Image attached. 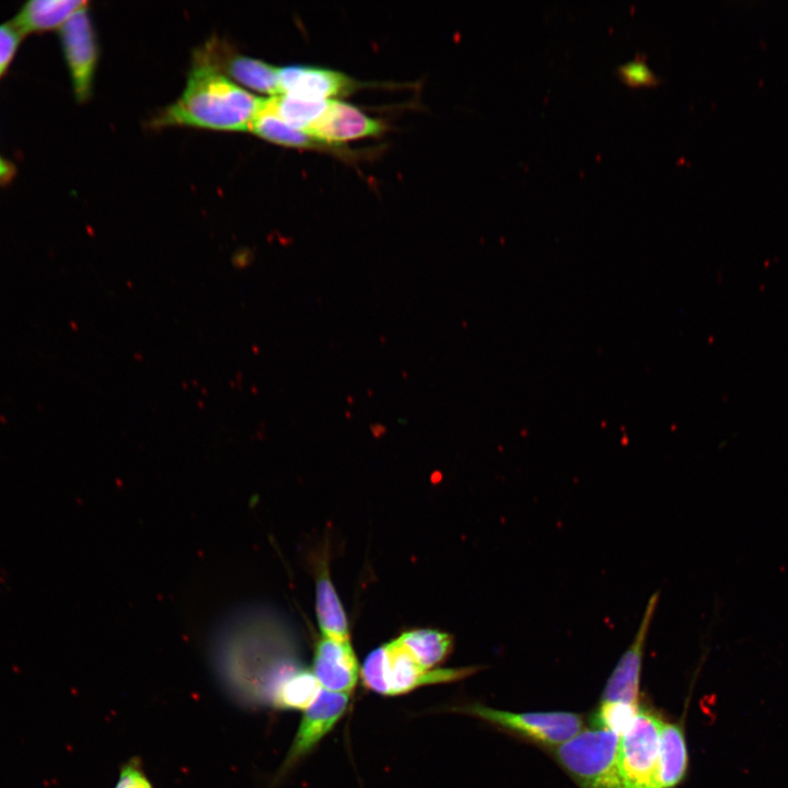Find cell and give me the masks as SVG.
Here are the masks:
<instances>
[{
	"label": "cell",
	"mask_w": 788,
	"mask_h": 788,
	"mask_svg": "<svg viewBox=\"0 0 788 788\" xmlns=\"http://www.w3.org/2000/svg\"><path fill=\"white\" fill-rule=\"evenodd\" d=\"M265 100L228 79L213 66L198 59L182 96L158 120L225 131L248 130Z\"/></svg>",
	"instance_id": "6da1fadb"
},
{
	"label": "cell",
	"mask_w": 788,
	"mask_h": 788,
	"mask_svg": "<svg viewBox=\"0 0 788 788\" xmlns=\"http://www.w3.org/2000/svg\"><path fill=\"white\" fill-rule=\"evenodd\" d=\"M479 668L425 670L397 639L375 648L364 659L360 669L362 684L369 691L397 696L420 686L463 680Z\"/></svg>",
	"instance_id": "7a4b0ae2"
},
{
	"label": "cell",
	"mask_w": 788,
	"mask_h": 788,
	"mask_svg": "<svg viewBox=\"0 0 788 788\" xmlns=\"http://www.w3.org/2000/svg\"><path fill=\"white\" fill-rule=\"evenodd\" d=\"M617 745L615 733L586 729L556 746L554 755L580 788H625L617 764Z\"/></svg>",
	"instance_id": "3957f363"
},
{
	"label": "cell",
	"mask_w": 788,
	"mask_h": 788,
	"mask_svg": "<svg viewBox=\"0 0 788 788\" xmlns=\"http://www.w3.org/2000/svg\"><path fill=\"white\" fill-rule=\"evenodd\" d=\"M661 719L641 707L630 728L618 737L617 764L625 788H659Z\"/></svg>",
	"instance_id": "277c9868"
},
{
	"label": "cell",
	"mask_w": 788,
	"mask_h": 788,
	"mask_svg": "<svg viewBox=\"0 0 788 788\" xmlns=\"http://www.w3.org/2000/svg\"><path fill=\"white\" fill-rule=\"evenodd\" d=\"M454 711L479 718L543 746H558L582 730L580 715L569 711L512 712L482 704H471Z\"/></svg>",
	"instance_id": "5b68a950"
},
{
	"label": "cell",
	"mask_w": 788,
	"mask_h": 788,
	"mask_svg": "<svg viewBox=\"0 0 788 788\" xmlns=\"http://www.w3.org/2000/svg\"><path fill=\"white\" fill-rule=\"evenodd\" d=\"M86 5L76 11L60 27V42L79 102H85L91 94L99 56L96 35Z\"/></svg>",
	"instance_id": "8992f818"
},
{
	"label": "cell",
	"mask_w": 788,
	"mask_h": 788,
	"mask_svg": "<svg viewBox=\"0 0 788 788\" xmlns=\"http://www.w3.org/2000/svg\"><path fill=\"white\" fill-rule=\"evenodd\" d=\"M349 705V694L321 688L313 703L304 710L298 731L279 769V779L302 757L309 754L341 719Z\"/></svg>",
	"instance_id": "52a82bcc"
},
{
	"label": "cell",
	"mask_w": 788,
	"mask_h": 788,
	"mask_svg": "<svg viewBox=\"0 0 788 788\" xmlns=\"http://www.w3.org/2000/svg\"><path fill=\"white\" fill-rule=\"evenodd\" d=\"M659 598L660 591L654 592L649 598L634 639L621 656L607 679L601 700L639 704L638 695L645 646Z\"/></svg>",
	"instance_id": "ba28073f"
},
{
	"label": "cell",
	"mask_w": 788,
	"mask_h": 788,
	"mask_svg": "<svg viewBox=\"0 0 788 788\" xmlns=\"http://www.w3.org/2000/svg\"><path fill=\"white\" fill-rule=\"evenodd\" d=\"M279 84L280 94L308 101H329L348 95L359 86L343 72L301 65L280 68Z\"/></svg>",
	"instance_id": "9c48e42d"
},
{
	"label": "cell",
	"mask_w": 788,
	"mask_h": 788,
	"mask_svg": "<svg viewBox=\"0 0 788 788\" xmlns=\"http://www.w3.org/2000/svg\"><path fill=\"white\" fill-rule=\"evenodd\" d=\"M383 131L382 121L368 116L351 104L329 100L324 114L305 134L321 143L334 144L379 136Z\"/></svg>",
	"instance_id": "30bf717a"
},
{
	"label": "cell",
	"mask_w": 788,
	"mask_h": 788,
	"mask_svg": "<svg viewBox=\"0 0 788 788\" xmlns=\"http://www.w3.org/2000/svg\"><path fill=\"white\" fill-rule=\"evenodd\" d=\"M312 672L323 690L344 694L352 692L360 668L350 640L323 636L315 647Z\"/></svg>",
	"instance_id": "8fae6325"
},
{
	"label": "cell",
	"mask_w": 788,
	"mask_h": 788,
	"mask_svg": "<svg viewBox=\"0 0 788 788\" xmlns=\"http://www.w3.org/2000/svg\"><path fill=\"white\" fill-rule=\"evenodd\" d=\"M206 58L222 61H209L199 57L200 60L210 65L222 63L223 70L234 80L252 90L267 93L270 95H279V69L253 57L233 54L224 56L222 59L211 54L208 49L200 53Z\"/></svg>",
	"instance_id": "7c38bea8"
},
{
	"label": "cell",
	"mask_w": 788,
	"mask_h": 788,
	"mask_svg": "<svg viewBox=\"0 0 788 788\" xmlns=\"http://www.w3.org/2000/svg\"><path fill=\"white\" fill-rule=\"evenodd\" d=\"M88 3L74 0H33L24 3L9 22L21 36L42 33L61 25Z\"/></svg>",
	"instance_id": "4fadbf2b"
},
{
	"label": "cell",
	"mask_w": 788,
	"mask_h": 788,
	"mask_svg": "<svg viewBox=\"0 0 788 788\" xmlns=\"http://www.w3.org/2000/svg\"><path fill=\"white\" fill-rule=\"evenodd\" d=\"M688 751L684 728L680 722L662 721L659 741V788H674L685 778Z\"/></svg>",
	"instance_id": "5bb4252c"
},
{
	"label": "cell",
	"mask_w": 788,
	"mask_h": 788,
	"mask_svg": "<svg viewBox=\"0 0 788 788\" xmlns=\"http://www.w3.org/2000/svg\"><path fill=\"white\" fill-rule=\"evenodd\" d=\"M248 130L267 141L289 148L310 149L321 144L310 135L287 124L277 114L271 97L265 100Z\"/></svg>",
	"instance_id": "9a60e30c"
},
{
	"label": "cell",
	"mask_w": 788,
	"mask_h": 788,
	"mask_svg": "<svg viewBox=\"0 0 788 788\" xmlns=\"http://www.w3.org/2000/svg\"><path fill=\"white\" fill-rule=\"evenodd\" d=\"M315 609L324 637L350 640L348 619L326 568H323L317 576Z\"/></svg>",
	"instance_id": "2e32d148"
},
{
	"label": "cell",
	"mask_w": 788,
	"mask_h": 788,
	"mask_svg": "<svg viewBox=\"0 0 788 788\" xmlns=\"http://www.w3.org/2000/svg\"><path fill=\"white\" fill-rule=\"evenodd\" d=\"M396 639L425 670L442 663L453 648L452 637L436 629H413Z\"/></svg>",
	"instance_id": "e0dca14e"
},
{
	"label": "cell",
	"mask_w": 788,
	"mask_h": 788,
	"mask_svg": "<svg viewBox=\"0 0 788 788\" xmlns=\"http://www.w3.org/2000/svg\"><path fill=\"white\" fill-rule=\"evenodd\" d=\"M320 691L321 686L312 670L302 667L280 686L274 698L273 707L305 710Z\"/></svg>",
	"instance_id": "ac0fdd59"
},
{
	"label": "cell",
	"mask_w": 788,
	"mask_h": 788,
	"mask_svg": "<svg viewBox=\"0 0 788 788\" xmlns=\"http://www.w3.org/2000/svg\"><path fill=\"white\" fill-rule=\"evenodd\" d=\"M277 114L290 126L306 131L325 112L329 101H308L279 94L271 96Z\"/></svg>",
	"instance_id": "d6986e66"
},
{
	"label": "cell",
	"mask_w": 788,
	"mask_h": 788,
	"mask_svg": "<svg viewBox=\"0 0 788 788\" xmlns=\"http://www.w3.org/2000/svg\"><path fill=\"white\" fill-rule=\"evenodd\" d=\"M639 708V704L601 700L591 721L595 729L611 731L619 737L630 728Z\"/></svg>",
	"instance_id": "ffe728a7"
},
{
	"label": "cell",
	"mask_w": 788,
	"mask_h": 788,
	"mask_svg": "<svg viewBox=\"0 0 788 788\" xmlns=\"http://www.w3.org/2000/svg\"><path fill=\"white\" fill-rule=\"evenodd\" d=\"M615 73L630 86L657 85L661 82V77L651 69L644 54H637L633 59L619 63Z\"/></svg>",
	"instance_id": "44dd1931"
},
{
	"label": "cell",
	"mask_w": 788,
	"mask_h": 788,
	"mask_svg": "<svg viewBox=\"0 0 788 788\" xmlns=\"http://www.w3.org/2000/svg\"><path fill=\"white\" fill-rule=\"evenodd\" d=\"M114 788H153V786L139 758L132 757L120 767Z\"/></svg>",
	"instance_id": "7402d4cb"
},
{
	"label": "cell",
	"mask_w": 788,
	"mask_h": 788,
	"mask_svg": "<svg viewBox=\"0 0 788 788\" xmlns=\"http://www.w3.org/2000/svg\"><path fill=\"white\" fill-rule=\"evenodd\" d=\"M21 38L22 36L10 23L0 25V79L13 60Z\"/></svg>",
	"instance_id": "603a6c76"
},
{
	"label": "cell",
	"mask_w": 788,
	"mask_h": 788,
	"mask_svg": "<svg viewBox=\"0 0 788 788\" xmlns=\"http://www.w3.org/2000/svg\"><path fill=\"white\" fill-rule=\"evenodd\" d=\"M15 173V165L0 154V187L8 184Z\"/></svg>",
	"instance_id": "cb8c5ba5"
}]
</instances>
